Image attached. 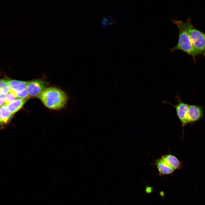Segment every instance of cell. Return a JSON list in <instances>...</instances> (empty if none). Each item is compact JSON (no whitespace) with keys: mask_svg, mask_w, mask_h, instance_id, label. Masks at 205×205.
<instances>
[{"mask_svg":"<svg viewBox=\"0 0 205 205\" xmlns=\"http://www.w3.org/2000/svg\"><path fill=\"white\" fill-rule=\"evenodd\" d=\"M5 102L4 98H0V106L3 104Z\"/></svg>","mask_w":205,"mask_h":205,"instance_id":"17","label":"cell"},{"mask_svg":"<svg viewBox=\"0 0 205 205\" xmlns=\"http://www.w3.org/2000/svg\"></svg>","mask_w":205,"mask_h":205,"instance_id":"19","label":"cell"},{"mask_svg":"<svg viewBox=\"0 0 205 205\" xmlns=\"http://www.w3.org/2000/svg\"><path fill=\"white\" fill-rule=\"evenodd\" d=\"M161 158L166 164L175 170L178 169L181 167L180 162L174 155H167L163 156Z\"/></svg>","mask_w":205,"mask_h":205,"instance_id":"9","label":"cell"},{"mask_svg":"<svg viewBox=\"0 0 205 205\" xmlns=\"http://www.w3.org/2000/svg\"><path fill=\"white\" fill-rule=\"evenodd\" d=\"M177 104L173 105L176 109L177 114L183 125L187 123V114L188 105L182 101L179 98Z\"/></svg>","mask_w":205,"mask_h":205,"instance_id":"6","label":"cell"},{"mask_svg":"<svg viewBox=\"0 0 205 205\" xmlns=\"http://www.w3.org/2000/svg\"><path fill=\"white\" fill-rule=\"evenodd\" d=\"M113 23L111 21L110 17L108 16L104 17L102 21V25L103 26H105L107 25Z\"/></svg>","mask_w":205,"mask_h":205,"instance_id":"14","label":"cell"},{"mask_svg":"<svg viewBox=\"0 0 205 205\" xmlns=\"http://www.w3.org/2000/svg\"><path fill=\"white\" fill-rule=\"evenodd\" d=\"M173 21L178 28L179 35L177 43L171 51H182L191 56L195 62L196 57L199 54L194 46L183 22L176 20Z\"/></svg>","mask_w":205,"mask_h":205,"instance_id":"2","label":"cell"},{"mask_svg":"<svg viewBox=\"0 0 205 205\" xmlns=\"http://www.w3.org/2000/svg\"><path fill=\"white\" fill-rule=\"evenodd\" d=\"M17 97L15 92L11 89L10 91L3 98L6 105L13 101Z\"/></svg>","mask_w":205,"mask_h":205,"instance_id":"12","label":"cell"},{"mask_svg":"<svg viewBox=\"0 0 205 205\" xmlns=\"http://www.w3.org/2000/svg\"><path fill=\"white\" fill-rule=\"evenodd\" d=\"M17 98L24 99L28 98V95L26 89L15 92Z\"/></svg>","mask_w":205,"mask_h":205,"instance_id":"13","label":"cell"},{"mask_svg":"<svg viewBox=\"0 0 205 205\" xmlns=\"http://www.w3.org/2000/svg\"><path fill=\"white\" fill-rule=\"evenodd\" d=\"M48 85V83L43 79L32 80L27 82L26 89L29 96L33 97L38 96Z\"/></svg>","mask_w":205,"mask_h":205,"instance_id":"4","label":"cell"},{"mask_svg":"<svg viewBox=\"0 0 205 205\" xmlns=\"http://www.w3.org/2000/svg\"><path fill=\"white\" fill-rule=\"evenodd\" d=\"M0 123H7L11 118L13 114L9 111L5 104L0 107Z\"/></svg>","mask_w":205,"mask_h":205,"instance_id":"11","label":"cell"},{"mask_svg":"<svg viewBox=\"0 0 205 205\" xmlns=\"http://www.w3.org/2000/svg\"><path fill=\"white\" fill-rule=\"evenodd\" d=\"M4 96L0 93V98H3Z\"/></svg>","mask_w":205,"mask_h":205,"instance_id":"18","label":"cell"},{"mask_svg":"<svg viewBox=\"0 0 205 205\" xmlns=\"http://www.w3.org/2000/svg\"><path fill=\"white\" fill-rule=\"evenodd\" d=\"M202 107L195 105H188L187 114V123L197 121L203 115Z\"/></svg>","mask_w":205,"mask_h":205,"instance_id":"5","label":"cell"},{"mask_svg":"<svg viewBox=\"0 0 205 205\" xmlns=\"http://www.w3.org/2000/svg\"><path fill=\"white\" fill-rule=\"evenodd\" d=\"M28 98H17L6 105L9 111L13 114L19 110L28 100Z\"/></svg>","mask_w":205,"mask_h":205,"instance_id":"7","label":"cell"},{"mask_svg":"<svg viewBox=\"0 0 205 205\" xmlns=\"http://www.w3.org/2000/svg\"><path fill=\"white\" fill-rule=\"evenodd\" d=\"M37 97L48 108L52 110H59L66 105L68 97L67 94L61 89L54 87H48Z\"/></svg>","mask_w":205,"mask_h":205,"instance_id":"1","label":"cell"},{"mask_svg":"<svg viewBox=\"0 0 205 205\" xmlns=\"http://www.w3.org/2000/svg\"><path fill=\"white\" fill-rule=\"evenodd\" d=\"M8 81L5 79H0V89L9 87Z\"/></svg>","mask_w":205,"mask_h":205,"instance_id":"15","label":"cell"},{"mask_svg":"<svg viewBox=\"0 0 205 205\" xmlns=\"http://www.w3.org/2000/svg\"><path fill=\"white\" fill-rule=\"evenodd\" d=\"M155 165L159 171L160 175L170 174L175 170L166 164L161 158L156 160Z\"/></svg>","mask_w":205,"mask_h":205,"instance_id":"8","label":"cell"},{"mask_svg":"<svg viewBox=\"0 0 205 205\" xmlns=\"http://www.w3.org/2000/svg\"><path fill=\"white\" fill-rule=\"evenodd\" d=\"M8 84L11 89L16 92L26 89L27 82L12 80L8 81Z\"/></svg>","mask_w":205,"mask_h":205,"instance_id":"10","label":"cell"},{"mask_svg":"<svg viewBox=\"0 0 205 205\" xmlns=\"http://www.w3.org/2000/svg\"><path fill=\"white\" fill-rule=\"evenodd\" d=\"M191 21L189 18L183 22L195 48L205 58V33L194 27Z\"/></svg>","mask_w":205,"mask_h":205,"instance_id":"3","label":"cell"},{"mask_svg":"<svg viewBox=\"0 0 205 205\" xmlns=\"http://www.w3.org/2000/svg\"><path fill=\"white\" fill-rule=\"evenodd\" d=\"M11 89L9 87L0 89V93L5 96L10 91Z\"/></svg>","mask_w":205,"mask_h":205,"instance_id":"16","label":"cell"}]
</instances>
